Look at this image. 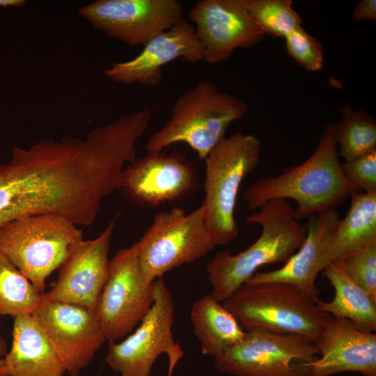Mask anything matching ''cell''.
Segmentation results:
<instances>
[{"label":"cell","instance_id":"4dcf8cb0","mask_svg":"<svg viewBox=\"0 0 376 376\" xmlns=\"http://www.w3.org/2000/svg\"><path fill=\"white\" fill-rule=\"evenodd\" d=\"M25 3L24 0H0V6L1 7H21Z\"/></svg>","mask_w":376,"mask_h":376},{"label":"cell","instance_id":"ac0fdd59","mask_svg":"<svg viewBox=\"0 0 376 376\" xmlns=\"http://www.w3.org/2000/svg\"><path fill=\"white\" fill-rule=\"evenodd\" d=\"M319 351L311 376L357 372L376 376V334L357 329L351 322L331 317L315 342Z\"/></svg>","mask_w":376,"mask_h":376},{"label":"cell","instance_id":"f546056e","mask_svg":"<svg viewBox=\"0 0 376 376\" xmlns=\"http://www.w3.org/2000/svg\"><path fill=\"white\" fill-rule=\"evenodd\" d=\"M6 354L5 345L3 340L0 338V376H8L4 365V357Z\"/></svg>","mask_w":376,"mask_h":376},{"label":"cell","instance_id":"3957f363","mask_svg":"<svg viewBox=\"0 0 376 376\" xmlns=\"http://www.w3.org/2000/svg\"><path fill=\"white\" fill-rule=\"evenodd\" d=\"M247 109L246 103L237 97L203 80L178 97L167 122L148 140V152L184 143L205 159L226 136L230 125L242 118Z\"/></svg>","mask_w":376,"mask_h":376},{"label":"cell","instance_id":"52a82bcc","mask_svg":"<svg viewBox=\"0 0 376 376\" xmlns=\"http://www.w3.org/2000/svg\"><path fill=\"white\" fill-rule=\"evenodd\" d=\"M136 242L141 270L150 282L201 258L217 246L202 205L188 214L182 207L157 213Z\"/></svg>","mask_w":376,"mask_h":376},{"label":"cell","instance_id":"603a6c76","mask_svg":"<svg viewBox=\"0 0 376 376\" xmlns=\"http://www.w3.org/2000/svg\"><path fill=\"white\" fill-rule=\"evenodd\" d=\"M340 112V120L334 123L338 157L349 161L376 150L375 120L348 105L343 106Z\"/></svg>","mask_w":376,"mask_h":376},{"label":"cell","instance_id":"5b68a950","mask_svg":"<svg viewBox=\"0 0 376 376\" xmlns=\"http://www.w3.org/2000/svg\"><path fill=\"white\" fill-rule=\"evenodd\" d=\"M261 143L253 134L237 132L225 136L205 158V198L202 207L216 246H224L239 235L235 218L237 196L243 180L257 166Z\"/></svg>","mask_w":376,"mask_h":376},{"label":"cell","instance_id":"cb8c5ba5","mask_svg":"<svg viewBox=\"0 0 376 376\" xmlns=\"http://www.w3.org/2000/svg\"><path fill=\"white\" fill-rule=\"evenodd\" d=\"M42 294L0 250V316L32 314Z\"/></svg>","mask_w":376,"mask_h":376},{"label":"cell","instance_id":"ba28073f","mask_svg":"<svg viewBox=\"0 0 376 376\" xmlns=\"http://www.w3.org/2000/svg\"><path fill=\"white\" fill-rule=\"evenodd\" d=\"M318 356L315 343L301 336L252 331L215 358L214 365L234 376H311Z\"/></svg>","mask_w":376,"mask_h":376},{"label":"cell","instance_id":"30bf717a","mask_svg":"<svg viewBox=\"0 0 376 376\" xmlns=\"http://www.w3.org/2000/svg\"><path fill=\"white\" fill-rule=\"evenodd\" d=\"M154 288L153 304L137 329L120 343L109 342L105 361L120 376H150L152 367L162 354L169 357V376H171L184 355L172 333V295L162 278L154 281Z\"/></svg>","mask_w":376,"mask_h":376},{"label":"cell","instance_id":"6da1fadb","mask_svg":"<svg viewBox=\"0 0 376 376\" xmlns=\"http://www.w3.org/2000/svg\"><path fill=\"white\" fill-rule=\"evenodd\" d=\"M357 191L342 173L334 125L329 123L309 158L278 175L255 181L244 190L243 198L249 210L272 199H292L297 202L295 217L300 221L336 207Z\"/></svg>","mask_w":376,"mask_h":376},{"label":"cell","instance_id":"2e32d148","mask_svg":"<svg viewBox=\"0 0 376 376\" xmlns=\"http://www.w3.org/2000/svg\"><path fill=\"white\" fill-rule=\"evenodd\" d=\"M143 47L134 58L112 63L104 70V76L116 83L155 86L161 83L166 64L178 58L191 63L203 61L194 27L185 19Z\"/></svg>","mask_w":376,"mask_h":376},{"label":"cell","instance_id":"f1b7e54d","mask_svg":"<svg viewBox=\"0 0 376 376\" xmlns=\"http://www.w3.org/2000/svg\"><path fill=\"white\" fill-rule=\"evenodd\" d=\"M352 17L357 21L376 20V1L361 0L353 10Z\"/></svg>","mask_w":376,"mask_h":376},{"label":"cell","instance_id":"8fae6325","mask_svg":"<svg viewBox=\"0 0 376 376\" xmlns=\"http://www.w3.org/2000/svg\"><path fill=\"white\" fill-rule=\"evenodd\" d=\"M78 12L95 29L132 47L145 45L185 19L176 0H95Z\"/></svg>","mask_w":376,"mask_h":376},{"label":"cell","instance_id":"83f0119b","mask_svg":"<svg viewBox=\"0 0 376 376\" xmlns=\"http://www.w3.org/2000/svg\"><path fill=\"white\" fill-rule=\"evenodd\" d=\"M345 180L358 191L376 192V150L340 163Z\"/></svg>","mask_w":376,"mask_h":376},{"label":"cell","instance_id":"7a4b0ae2","mask_svg":"<svg viewBox=\"0 0 376 376\" xmlns=\"http://www.w3.org/2000/svg\"><path fill=\"white\" fill-rule=\"evenodd\" d=\"M246 221L261 226L260 237L237 254L221 250L207 265L211 296L221 302L267 264L285 263L304 242L307 226L298 221L294 208L282 198L263 203Z\"/></svg>","mask_w":376,"mask_h":376},{"label":"cell","instance_id":"9c48e42d","mask_svg":"<svg viewBox=\"0 0 376 376\" xmlns=\"http://www.w3.org/2000/svg\"><path fill=\"white\" fill-rule=\"evenodd\" d=\"M154 300V281H149L141 270L136 242L118 250L110 260L95 309L106 340L116 342L128 335L149 312Z\"/></svg>","mask_w":376,"mask_h":376},{"label":"cell","instance_id":"d4e9b609","mask_svg":"<svg viewBox=\"0 0 376 376\" xmlns=\"http://www.w3.org/2000/svg\"><path fill=\"white\" fill-rule=\"evenodd\" d=\"M247 9L258 27L272 36L285 38L301 26L302 20L291 0H246Z\"/></svg>","mask_w":376,"mask_h":376},{"label":"cell","instance_id":"7402d4cb","mask_svg":"<svg viewBox=\"0 0 376 376\" xmlns=\"http://www.w3.org/2000/svg\"><path fill=\"white\" fill-rule=\"evenodd\" d=\"M346 216L340 220L329 253V262H343L376 243V192H354Z\"/></svg>","mask_w":376,"mask_h":376},{"label":"cell","instance_id":"4316f807","mask_svg":"<svg viewBox=\"0 0 376 376\" xmlns=\"http://www.w3.org/2000/svg\"><path fill=\"white\" fill-rule=\"evenodd\" d=\"M342 263L351 279L376 301V243L352 254Z\"/></svg>","mask_w":376,"mask_h":376},{"label":"cell","instance_id":"277c9868","mask_svg":"<svg viewBox=\"0 0 376 376\" xmlns=\"http://www.w3.org/2000/svg\"><path fill=\"white\" fill-rule=\"evenodd\" d=\"M222 302L246 332L295 334L314 343L331 318L316 301L284 282L245 283Z\"/></svg>","mask_w":376,"mask_h":376},{"label":"cell","instance_id":"4fadbf2b","mask_svg":"<svg viewBox=\"0 0 376 376\" xmlns=\"http://www.w3.org/2000/svg\"><path fill=\"white\" fill-rule=\"evenodd\" d=\"M187 16L195 24L203 61L208 63L226 61L235 49L251 48L265 35L251 17L246 0H200Z\"/></svg>","mask_w":376,"mask_h":376},{"label":"cell","instance_id":"44dd1931","mask_svg":"<svg viewBox=\"0 0 376 376\" xmlns=\"http://www.w3.org/2000/svg\"><path fill=\"white\" fill-rule=\"evenodd\" d=\"M190 318L202 354L214 359L240 342L246 334L234 316L210 295L194 303Z\"/></svg>","mask_w":376,"mask_h":376},{"label":"cell","instance_id":"484cf974","mask_svg":"<svg viewBox=\"0 0 376 376\" xmlns=\"http://www.w3.org/2000/svg\"><path fill=\"white\" fill-rule=\"evenodd\" d=\"M284 38L287 54L301 67L309 71L322 68L324 62L322 43L302 26Z\"/></svg>","mask_w":376,"mask_h":376},{"label":"cell","instance_id":"5bb4252c","mask_svg":"<svg viewBox=\"0 0 376 376\" xmlns=\"http://www.w3.org/2000/svg\"><path fill=\"white\" fill-rule=\"evenodd\" d=\"M194 168L178 152H148L125 167L119 189L132 201L158 206L177 201L194 191Z\"/></svg>","mask_w":376,"mask_h":376},{"label":"cell","instance_id":"d6986e66","mask_svg":"<svg viewBox=\"0 0 376 376\" xmlns=\"http://www.w3.org/2000/svg\"><path fill=\"white\" fill-rule=\"evenodd\" d=\"M13 319L11 347L4 357L8 376H63V363L31 314Z\"/></svg>","mask_w":376,"mask_h":376},{"label":"cell","instance_id":"8992f818","mask_svg":"<svg viewBox=\"0 0 376 376\" xmlns=\"http://www.w3.org/2000/svg\"><path fill=\"white\" fill-rule=\"evenodd\" d=\"M81 240L77 225L55 214L24 217L0 227V250L41 294L47 278Z\"/></svg>","mask_w":376,"mask_h":376},{"label":"cell","instance_id":"e0dca14e","mask_svg":"<svg viewBox=\"0 0 376 376\" xmlns=\"http://www.w3.org/2000/svg\"><path fill=\"white\" fill-rule=\"evenodd\" d=\"M340 219L336 207L308 218L305 240L299 249L279 269L256 273L246 283L284 282L292 284L315 301L318 274L329 264V253Z\"/></svg>","mask_w":376,"mask_h":376},{"label":"cell","instance_id":"9a60e30c","mask_svg":"<svg viewBox=\"0 0 376 376\" xmlns=\"http://www.w3.org/2000/svg\"><path fill=\"white\" fill-rule=\"evenodd\" d=\"M115 223V219L111 220L96 238L81 240L71 247L59 267L53 287L42 294L44 299L77 304L95 311L108 275Z\"/></svg>","mask_w":376,"mask_h":376},{"label":"cell","instance_id":"ffe728a7","mask_svg":"<svg viewBox=\"0 0 376 376\" xmlns=\"http://www.w3.org/2000/svg\"><path fill=\"white\" fill-rule=\"evenodd\" d=\"M322 272L335 295L330 301L319 299L316 301L319 309L333 318L349 320L361 331L375 333L376 301L351 279L342 262L331 261Z\"/></svg>","mask_w":376,"mask_h":376},{"label":"cell","instance_id":"7c38bea8","mask_svg":"<svg viewBox=\"0 0 376 376\" xmlns=\"http://www.w3.org/2000/svg\"><path fill=\"white\" fill-rule=\"evenodd\" d=\"M31 315L70 376H79L107 340L95 311L84 306L42 297Z\"/></svg>","mask_w":376,"mask_h":376}]
</instances>
